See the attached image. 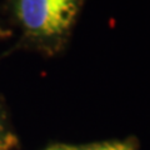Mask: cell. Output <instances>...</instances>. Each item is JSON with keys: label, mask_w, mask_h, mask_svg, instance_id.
Listing matches in <instances>:
<instances>
[{"label": "cell", "mask_w": 150, "mask_h": 150, "mask_svg": "<svg viewBox=\"0 0 150 150\" xmlns=\"http://www.w3.org/2000/svg\"><path fill=\"white\" fill-rule=\"evenodd\" d=\"M48 150H75L71 148H67V146H55V148H50Z\"/></svg>", "instance_id": "4"}, {"label": "cell", "mask_w": 150, "mask_h": 150, "mask_svg": "<svg viewBox=\"0 0 150 150\" xmlns=\"http://www.w3.org/2000/svg\"><path fill=\"white\" fill-rule=\"evenodd\" d=\"M81 0H15V11L28 34L60 36L71 26Z\"/></svg>", "instance_id": "1"}, {"label": "cell", "mask_w": 150, "mask_h": 150, "mask_svg": "<svg viewBox=\"0 0 150 150\" xmlns=\"http://www.w3.org/2000/svg\"><path fill=\"white\" fill-rule=\"evenodd\" d=\"M8 35V33L4 30V29H1V28H0V39H1V38H5Z\"/></svg>", "instance_id": "5"}, {"label": "cell", "mask_w": 150, "mask_h": 150, "mask_svg": "<svg viewBox=\"0 0 150 150\" xmlns=\"http://www.w3.org/2000/svg\"><path fill=\"white\" fill-rule=\"evenodd\" d=\"M85 150H134V149L125 143L109 142V143H101V144L93 145V146L86 148Z\"/></svg>", "instance_id": "2"}, {"label": "cell", "mask_w": 150, "mask_h": 150, "mask_svg": "<svg viewBox=\"0 0 150 150\" xmlns=\"http://www.w3.org/2000/svg\"><path fill=\"white\" fill-rule=\"evenodd\" d=\"M14 144V137L0 121V150H9Z\"/></svg>", "instance_id": "3"}]
</instances>
